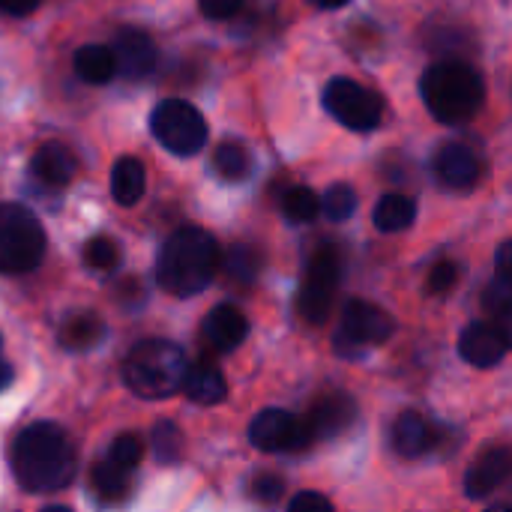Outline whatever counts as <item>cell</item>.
I'll return each instance as SVG.
<instances>
[{"instance_id":"obj_33","label":"cell","mask_w":512,"mask_h":512,"mask_svg":"<svg viewBox=\"0 0 512 512\" xmlns=\"http://www.w3.org/2000/svg\"><path fill=\"white\" fill-rule=\"evenodd\" d=\"M459 276H462V267H459L456 261H441V264H435L432 273H429V291L444 297V294H450V291L456 288Z\"/></svg>"},{"instance_id":"obj_37","label":"cell","mask_w":512,"mask_h":512,"mask_svg":"<svg viewBox=\"0 0 512 512\" xmlns=\"http://www.w3.org/2000/svg\"><path fill=\"white\" fill-rule=\"evenodd\" d=\"M39 3H42V0H0V12L15 15V18H24V15H30Z\"/></svg>"},{"instance_id":"obj_13","label":"cell","mask_w":512,"mask_h":512,"mask_svg":"<svg viewBox=\"0 0 512 512\" xmlns=\"http://www.w3.org/2000/svg\"><path fill=\"white\" fill-rule=\"evenodd\" d=\"M315 441H330L348 432L357 420V402L348 393H327L312 402L309 414L303 417Z\"/></svg>"},{"instance_id":"obj_10","label":"cell","mask_w":512,"mask_h":512,"mask_svg":"<svg viewBox=\"0 0 512 512\" xmlns=\"http://www.w3.org/2000/svg\"><path fill=\"white\" fill-rule=\"evenodd\" d=\"M249 441L261 453H300L315 438H312L303 417H297L291 411H282V408H267L252 420Z\"/></svg>"},{"instance_id":"obj_17","label":"cell","mask_w":512,"mask_h":512,"mask_svg":"<svg viewBox=\"0 0 512 512\" xmlns=\"http://www.w3.org/2000/svg\"><path fill=\"white\" fill-rule=\"evenodd\" d=\"M441 432L417 411H405L393 423V447L402 459H420L432 450H438Z\"/></svg>"},{"instance_id":"obj_31","label":"cell","mask_w":512,"mask_h":512,"mask_svg":"<svg viewBox=\"0 0 512 512\" xmlns=\"http://www.w3.org/2000/svg\"><path fill=\"white\" fill-rule=\"evenodd\" d=\"M84 261H87V267H93L99 273H108V270H114L120 264V246L111 237H93L84 246Z\"/></svg>"},{"instance_id":"obj_18","label":"cell","mask_w":512,"mask_h":512,"mask_svg":"<svg viewBox=\"0 0 512 512\" xmlns=\"http://www.w3.org/2000/svg\"><path fill=\"white\" fill-rule=\"evenodd\" d=\"M30 171L45 186H66L75 177V171H78V159H75V153L66 144L48 141V144H42L33 153Z\"/></svg>"},{"instance_id":"obj_22","label":"cell","mask_w":512,"mask_h":512,"mask_svg":"<svg viewBox=\"0 0 512 512\" xmlns=\"http://www.w3.org/2000/svg\"><path fill=\"white\" fill-rule=\"evenodd\" d=\"M375 228L384 231V234H399V231H408L417 219V204L402 195V192H390L378 201L375 207Z\"/></svg>"},{"instance_id":"obj_32","label":"cell","mask_w":512,"mask_h":512,"mask_svg":"<svg viewBox=\"0 0 512 512\" xmlns=\"http://www.w3.org/2000/svg\"><path fill=\"white\" fill-rule=\"evenodd\" d=\"M483 306L489 309V315H495L498 321H507L512 309V285L510 279H498L486 288V297H483Z\"/></svg>"},{"instance_id":"obj_40","label":"cell","mask_w":512,"mask_h":512,"mask_svg":"<svg viewBox=\"0 0 512 512\" xmlns=\"http://www.w3.org/2000/svg\"><path fill=\"white\" fill-rule=\"evenodd\" d=\"M315 6H321V9H339V6H345L348 0H312Z\"/></svg>"},{"instance_id":"obj_20","label":"cell","mask_w":512,"mask_h":512,"mask_svg":"<svg viewBox=\"0 0 512 512\" xmlns=\"http://www.w3.org/2000/svg\"><path fill=\"white\" fill-rule=\"evenodd\" d=\"M147 189V174H144V165L135 159V156H123L117 159L114 171H111V195L120 207H132L141 201Z\"/></svg>"},{"instance_id":"obj_2","label":"cell","mask_w":512,"mask_h":512,"mask_svg":"<svg viewBox=\"0 0 512 512\" xmlns=\"http://www.w3.org/2000/svg\"><path fill=\"white\" fill-rule=\"evenodd\" d=\"M219 261H222V252H219L216 237L207 234L204 228L183 225L165 240L159 252L156 282L162 291L174 297H195L213 282Z\"/></svg>"},{"instance_id":"obj_29","label":"cell","mask_w":512,"mask_h":512,"mask_svg":"<svg viewBox=\"0 0 512 512\" xmlns=\"http://www.w3.org/2000/svg\"><path fill=\"white\" fill-rule=\"evenodd\" d=\"M150 441H153V456L162 462V465H171L180 459L183 453V432L168 423V420H159L150 432Z\"/></svg>"},{"instance_id":"obj_26","label":"cell","mask_w":512,"mask_h":512,"mask_svg":"<svg viewBox=\"0 0 512 512\" xmlns=\"http://www.w3.org/2000/svg\"><path fill=\"white\" fill-rule=\"evenodd\" d=\"M225 273L240 285L255 282L258 273H261V252L252 249V246H231L225 252Z\"/></svg>"},{"instance_id":"obj_14","label":"cell","mask_w":512,"mask_h":512,"mask_svg":"<svg viewBox=\"0 0 512 512\" xmlns=\"http://www.w3.org/2000/svg\"><path fill=\"white\" fill-rule=\"evenodd\" d=\"M512 471V456L507 447H492L486 450L465 474V495L471 501H483L489 498L492 492H498L507 480H510Z\"/></svg>"},{"instance_id":"obj_5","label":"cell","mask_w":512,"mask_h":512,"mask_svg":"<svg viewBox=\"0 0 512 512\" xmlns=\"http://www.w3.org/2000/svg\"><path fill=\"white\" fill-rule=\"evenodd\" d=\"M45 231L21 204H0V273L21 276L42 264Z\"/></svg>"},{"instance_id":"obj_15","label":"cell","mask_w":512,"mask_h":512,"mask_svg":"<svg viewBox=\"0 0 512 512\" xmlns=\"http://www.w3.org/2000/svg\"><path fill=\"white\" fill-rule=\"evenodd\" d=\"M480 171H483V162L468 144L453 141L435 153V174L450 189H471L480 180Z\"/></svg>"},{"instance_id":"obj_36","label":"cell","mask_w":512,"mask_h":512,"mask_svg":"<svg viewBox=\"0 0 512 512\" xmlns=\"http://www.w3.org/2000/svg\"><path fill=\"white\" fill-rule=\"evenodd\" d=\"M240 6H243V0H198V9H201L207 18H213V21H222V18L237 15Z\"/></svg>"},{"instance_id":"obj_6","label":"cell","mask_w":512,"mask_h":512,"mask_svg":"<svg viewBox=\"0 0 512 512\" xmlns=\"http://www.w3.org/2000/svg\"><path fill=\"white\" fill-rule=\"evenodd\" d=\"M150 132L174 156H195L207 144L201 111L183 99H162L150 114Z\"/></svg>"},{"instance_id":"obj_42","label":"cell","mask_w":512,"mask_h":512,"mask_svg":"<svg viewBox=\"0 0 512 512\" xmlns=\"http://www.w3.org/2000/svg\"><path fill=\"white\" fill-rule=\"evenodd\" d=\"M489 512H510V507H504V504H501V507H492Z\"/></svg>"},{"instance_id":"obj_35","label":"cell","mask_w":512,"mask_h":512,"mask_svg":"<svg viewBox=\"0 0 512 512\" xmlns=\"http://www.w3.org/2000/svg\"><path fill=\"white\" fill-rule=\"evenodd\" d=\"M288 512H333V504L318 492H300L297 498H291Z\"/></svg>"},{"instance_id":"obj_39","label":"cell","mask_w":512,"mask_h":512,"mask_svg":"<svg viewBox=\"0 0 512 512\" xmlns=\"http://www.w3.org/2000/svg\"><path fill=\"white\" fill-rule=\"evenodd\" d=\"M9 384H12V369L6 360H0V390H6Z\"/></svg>"},{"instance_id":"obj_3","label":"cell","mask_w":512,"mask_h":512,"mask_svg":"<svg viewBox=\"0 0 512 512\" xmlns=\"http://www.w3.org/2000/svg\"><path fill=\"white\" fill-rule=\"evenodd\" d=\"M423 102L441 123H468L486 102L483 75L465 60L432 63L420 81Z\"/></svg>"},{"instance_id":"obj_25","label":"cell","mask_w":512,"mask_h":512,"mask_svg":"<svg viewBox=\"0 0 512 512\" xmlns=\"http://www.w3.org/2000/svg\"><path fill=\"white\" fill-rule=\"evenodd\" d=\"M213 165H216L219 177H222V180H231V183L246 180L249 171H252V159H249L246 147L237 144V141L219 144V150H216V156H213Z\"/></svg>"},{"instance_id":"obj_8","label":"cell","mask_w":512,"mask_h":512,"mask_svg":"<svg viewBox=\"0 0 512 512\" xmlns=\"http://www.w3.org/2000/svg\"><path fill=\"white\" fill-rule=\"evenodd\" d=\"M339 282H342V255L333 246L318 249L315 258L309 261V270L297 297V309L309 324H324L330 318Z\"/></svg>"},{"instance_id":"obj_4","label":"cell","mask_w":512,"mask_h":512,"mask_svg":"<svg viewBox=\"0 0 512 512\" xmlns=\"http://www.w3.org/2000/svg\"><path fill=\"white\" fill-rule=\"evenodd\" d=\"M186 354L168 339H144L123 360V384L138 399H168L180 390L186 375Z\"/></svg>"},{"instance_id":"obj_23","label":"cell","mask_w":512,"mask_h":512,"mask_svg":"<svg viewBox=\"0 0 512 512\" xmlns=\"http://www.w3.org/2000/svg\"><path fill=\"white\" fill-rule=\"evenodd\" d=\"M105 336V324L96 312H78V315H69L60 327V342L69 348V351H87L93 348L99 339Z\"/></svg>"},{"instance_id":"obj_21","label":"cell","mask_w":512,"mask_h":512,"mask_svg":"<svg viewBox=\"0 0 512 512\" xmlns=\"http://www.w3.org/2000/svg\"><path fill=\"white\" fill-rule=\"evenodd\" d=\"M72 66H75V75L84 81V84H105L117 75L114 69V54L108 45H99V42H90V45H81L72 57Z\"/></svg>"},{"instance_id":"obj_16","label":"cell","mask_w":512,"mask_h":512,"mask_svg":"<svg viewBox=\"0 0 512 512\" xmlns=\"http://www.w3.org/2000/svg\"><path fill=\"white\" fill-rule=\"evenodd\" d=\"M201 333H204V342L213 351L228 354V351H237L243 345V339L249 336V321L237 306L222 303V306L207 312V318L201 324Z\"/></svg>"},{"instance_id":"obj_34","label":"cell","mask_w":512,"mask_h":512,"mask_svg":"<svg viewBox=\"0 0 512 512\" xmlns=\"http://www.w3.org/2000/svg\"><path fill=\"white\" fill-rule=\"evenodd\" d=\"M282 492H285V483H282L279 477H273V474H261V477H255L252 486H249V495H252L258 504H264V507H273V504L282 498Z\"/></svg>"},{"instance_id":"obj_1","label":"cell","mask_w":512,"mask_h":512,"mask_svg":"<svg viewBox=\"0 0 512 512\" xmlns=\"http://www.w3.org/2000/svg\"><path fill=\"white\" fill-rule=\"evenodd\" d=\"M12 474L24 492H60L78 474V456L69 435L54 423L27 426L12 444Z\"/></svg>"},{"instance_id":"obj_41","label":"cell","mask_w":512,"mask_h":512,"mask_svg":"<svg viewBox=\"0 0 512 512\" xmlns=\"http://www.w3.org/2000/svg\"><path fill=\"white\" fill-rule=\"evenodd\" d=\"M42 512H72V510H69V507H45Z\"/></svg>"},{"instance_id":"obj_38","label":"cell","mask_w":512,"mask_h":512,"mask_svg":"<svg viewBox=\"0 0 512 512\" xmlns=\"http://www.w3.org/2000/svg\"><path fill=\"white\" fill-rule=\"evenodd\" d=\"M495 267H498V279H510V243H501Z\"/></svg>"},{"instance_id":"obj_11","label":"cell","mask_w":512,"mask_h":512,"mask_svg":"<svg viewBox=\"0 0 512 512\" xmlns=\"http://www.w3.org/2000/svg\"><path fill=\"white\" fill-rule=\"evenodd\" d=\"M507 351H510V333L498 321H474L471 327H465V333L459 339L462 360L477 369L498 366L507 357Z\"/></svg>"},{"instance_id":"obj_19","label":"cell","mask_w":512,"mask_h":512,"mask_svg":"<svg viewBox=\"0 0 512 512\" xmlns=\"http://www.w3.org/2000/svg\"><path fill=\"white\" fill-rule=\"evenodd\" d=\"M180 390L195 405H204V408H213V405L225 402V396H228V384H225L222 372L216 366H210V363H192V366H186V375H183Z\"/></svg>"},{"instance_id":"obj_30","label":"cell","mask_w":512,"mask_h":512,"mask_svg":"<svg viewBox=\"0 0 512 512\" xmlns=\"http://www.w3.org/2000/svg\"><path fill=\"white\" fill-rule=\"evenodd\" d=\"M141 459H144V444H141L138 435H120V438H114L111 447H108V456H105L108 465H114V468H120L126 474H135V468L141 465Z\"/></svg>"},{"instance_id":"obj_43","label":"cell","mask_w":512,"mask_h":512,"mask_svg":"<svg viewBox=\"0 0 512 512\" xmlns=\"http://www.w3.org/2000/svg\"><path fill=\"white\" fill-rule=\"evenodd\" d=\"M0 348H3V336H0Z\"/></svg>"},{"instance_id":"obj_28","label":"cell","mask_w":512,"mask_h":512,"mask_svg":"<svg viewBox=\"0 0 512 512\" xmlns=\"http://www.w3.org/2000/svg\"><path fill=\"white\" fill-rule=\"evenodd\" d=\"M318 207L324 210V216H327L330 222H345V219H351L354 210H357V192H354L351 186H345V183H336V186H330V189L318 198Z\"/></svg>"},{"instance_id":"obj_24","label":"cell","mask_w":512,"mask_h":512,"mask_svg":"<svg viewBox=\"0 0 512 512\" xmlns=\"http://www.w3.org/2000/svg\"><path fill=\"white\" fill-rule=\"evenodd\" d=\"M132 474H126V471H120V468H114V465H108L105 459L93 468V474H90V483H93V492H96V498L102 501V504H108V507H117V504H123L129 495H132V480H129Z\"/></svg>"},{"instance_id":"obj_7","label":"cell","mask_w":512,"mask_h":512,"mask_svg":"<svg viewBox=\"0 0 512 512\" xmlns=\"http://www.w3.org/2000/svg\"><path fill=\"white\" fill-rule=\"evenodd\" d=\"M390 336H393V318L381 306L366 300H348L333 342L339 357L360 360L369 354L372 345H384Z\"/></svg>"},{"instance_id":"obj_12","label":"cell","mask_w":512,"mask_h":512,"mask_svg":"<svg viewBox=\"0 0 512 512\" xmlns=\"http://www.w3.org/2000/svg\"><path fill=\"white\" fill-rule=\"evenodd\" d=\"M108 48L114 54V69L123 78H132V81L147 78L153 72V66H156V45L138 27L117 30V36H114V42Z\"/></svg>"},{"instance_id":"obj_27","label":"cell","mask_w":512,"mask_h":512,"mask_svg":"<svg viewBox=\"0 0 512 512\" xmlns=\"http://www.w3.org/2000/svg\"><path fill=\"white\" fill-rule=\"evenodd\" d=\"M282 213H285L288 222H297V225L312 222V219L321 213L318 195H315L309 186H291V189L282 195Z\"/></svg>"},{"instance_id":"obj_9","label":"cell","mask_w":512,"mask_h":512,"mask_svg":"<svg viewBox=\"0 0 512 512\" xmlns=\"http://www.w3.org/2000/svg\"><path fill=\"white\" fill-rule=\"evenodd\" d=\"M324 108L345 129H354V132H372V129H378V123L384 117L381 96L351 78H333L324 87Z\"/></svg>"}]
</instances>
